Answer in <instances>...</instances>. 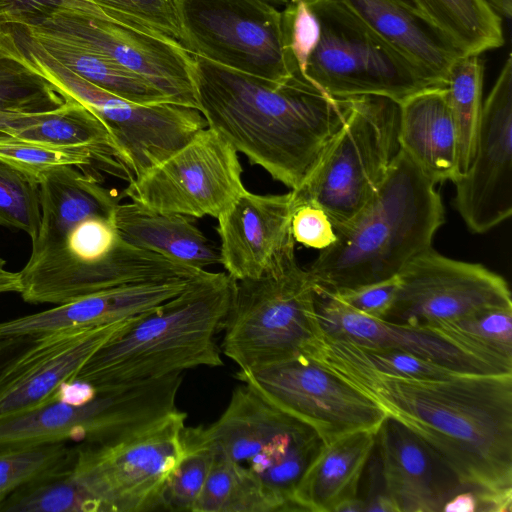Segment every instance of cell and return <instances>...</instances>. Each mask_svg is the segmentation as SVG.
I'll list each match as a JSON object with an SVG mask.
<instances>
[{
	"label": "cell",
	"mask_w": 512,
	"mask_h": 512,
	"mask_svg": "<svg viewBox=\"0 0 512 512\" xmlns=\"http://www.w3.org/2000/svg\"><path fill=\"white\" fill-rule=\"evenodd\" d=\"M25 59L64 97L78 101L110 130L130 181L181 148L206 122L201 112L170 102L137 104L116 96L71 71L21 25H9Z\"/></svg>",
	"instance_id": "cell-9"
},
{
	"label": "cell",
	"mask_w": 512,
	"mask_h": 512,
	"mask_svg": "<svg viewBox=\"0 0 512 512\" xmlns=\"http://www.w3.org/2000/svg\"><path fill=\"white\" fill-rule=\"evenodd\" d=\"M177 5L192 55L273 81L302 74L288 47L282 9L263 0H177Z\"/></svg>",
	"instance_id": "cell-13"
},
{
	"label": "cell",
	"mask_w": 512,
	"mask_h": 512,
	"mask_svg": "<svg viewBox=\"0 0 512 512\" xmlns=\"http://www.w3.org/2000/svg\"><path fill=\"white\" fill-rule=\"evenodd\" d=\"M187 415L178 409L102 444L75 445L71 477L104 512L164 511V492L185 452Z\"/></svg>",
	"instance_id": "cell-12"
},
{
	"label": "cell",
	"mask_w": 512,
	"mask_h": 512,
	"mask_svg": "<svg viewBox=\"0 0 512 512\" xmlns=\"http://www.w3.org/2000/svg\"><path fill=\"white\" fill-rule=\"evenodd\" d=\"M182 374L97 390L73 405L53 400L0 419V451L69 441L108 443L133 434L177 409Z\"/></svg>",
	"instance_id": "cell-11"
},
{
	"label": "cell",
	"mask_w": 512,
	"mask_h": 512,
	"mask_svg": "<svg viewBox=\"0 0 512 512\" xmlns=\"http://www.w3.org/2000/svg\"><path fill=\"white\" fill-rule=\"evenodd\" d=\"M192 429L213 454L252 473L284 511H295V488L324 445L312 427L244 383L233 390L227 408L215 422Z\"/></svg>",
	"instance_id": "cell-8"
},
{
	"label": "cell",
	"mask_w": 512,
	"mask_h": 512,
	"mask_svg": "<svg viewBox=\"0 0 512 512\" xmlns=\"http://www.w3.org/2000/svg\"><path fill=\"white\" fill-rule=\"evenodd\" d=\"M385 491L397 512L442 511L465 490L453 471L424 441L386 417L376 433Z\"/></svg>",
	"instance_id": "cell-22"
},
{
	"label": "cell",
	"mask_w": 512,
	"mask_h": 512,
	"mask_svg": "<svg viewBox=\"0 0 512 512\" xmlns=\"http://www.w3.org/2000/svg\"><path fill=\"white\" fill-rule=\"evenodd\" d=\"M397 276L395 299L382 318L389 322L429 327L488 310L512 309L511 292L503 277L433 248L412 259Z\"/></svg>",
	"instance_id": "cell-16"
},
{
	"label": "cell",
	"mask_w": 512,
	"mask_h": 512,
	"mask_svg": "<svg viewBox=\"0 0 512 512\" xmlns=\"http://www.w3.org/2000/svg\"><path fill=\"white\" fill-rule=\"evenodd\" d=\"M115 21L165 37L189 53L177 0H92Z\"/></svg>",
	"instance_id": "cell-37"
},
{
	"label": "cell",
	"mask_w": 512,
	"mask_h": 512,
	"mask_svg": "<svg viewBox=\"0 0 512 512\" xmlns=\"http://www.w3.org/2000/svg\"><path fill=\"white\" fill-rule=\"evenodd\" d=\"M36 26L96 51L139 75L172 103L198 109L194 55L175 42L113 20L59 10Z\"/></svg>",
	"instance_id": "cell-17"
},
{
	"label": "cell",
	"mask_w": 512,
	"mask_h": 512,
	"mask_svg": "<svg viewBox=\"0 0 512 512\" xmlns=\"http://www.w3.org/2000/svg\"><path fill=\"white\" fill-rule=\"evenodd\" d=\"M21 26L58 62L98 87L137 104L170 102L144 78L102 54L39 27Z\"/></svg>",
	"instance_id": "cell-29"
},
{
	"label": "cell",
	"mask_w": 512,
	"mask_h": 512,
	"mask_svg": "<svg viewBox=\"0 0 512 512\" xmlns=\"http://www.w3.org/2000/svg\"><path fill=\"white\" fill-rule=\"evenodd\" d=\"M320 25L304 75L333 98L383 96L396 102L444 86L392 48L340 0H305Z\"/></svg>",
	"instance_id": "cell-10"
},
{
	"label": "cell",
	"mask_w": 512,
	"mask_h": 512,
	"mask_svg": "<svg viewBox=\"0 0 512 512\" xmlns=\"http://www.w3.org/2000/svg\"><path fill=\"white\" fill-rule=\"evenodd\" d=\"M41 218L20 292L30 304H63L109 288L180 278L184 266L120 238L122 196L86 170L63 166L39 180Z\"/></svg>",
	"instance_id": "cell-2"
},
{
	"label": "cell",
	"mask_w": 512,
	"mask_h": 512,
	"mask_svg": "<svg viewBox=\"0 0 512 512\" xmlns=\"http://www.w3.org/2000/svg\"><path fill=\"white\" fill-rule=\"evenodd\" d=\"M0 160L37 183L44 174L59 167L73 166L86 170L97 164L93 154L84 149L56 146L11 136L0 140Z\"/></svg>",
	"instance_id": "cell-36"
},
{
	"label": "cell",
	"mask_w": 512,
	"mask_h": 512,
	"mask_svg": "<svg viewBox=\"0 0 512 512\" xmlns=\"http://www.w3.org/2000/svg\"><path fill=\"white\" fill-rule=\"evenodd\" d=\"M291 231L295 242L320 250L336 239L335 229L328 215L321 208L309 204L295 208Z\"/></svg>",
	"instance_id": "cell-45"
},
{
	"label": "cell",
	"mask_w": 512,
	"mask_h": 512,
	"mask_svg": "<svg viewBox=\"0 0 512 512\" xmlns=\"http://www.w3.org/2000/svg\"><path fill=\"white\" fill-rule=\"evenodd\" d=\"M222 352L242 371L306 355L323 334L315 285L295 253L267 274L235 280Z\"/></svg>",
	"instance_id": "cell-6"
},
{
	"label": "cell",
	"mask_w": 512,
	"mask_h": 512,
	"mask_svg": "<svg viewBox=\"0 0 512 512\" xmlns=\"http://www.w3.org/2000/svg\"><path fill=\"white\" fill-rule=\"evenodd\" d=\"M138 316L35 336L0 373V419L51 402L61 384L74 379L101 347L125 331Z\"/></svg>",
	"instance_id": "cell-19"
},
{
	"label": "cell",
	"mask_w": 512,
	"mask_h": 512,
	"mask_svg": "<svg viewBox=\"0 0 512 512\" xmlns=\"http://www.w3.org/2000/svg\"><path fill=\"white\" fill-rule=\"evenodd\" d=\"M53 111L36 114L0 113V132L19 139L84 149L98 167L130 181L121 163L114 138L92 111L71 98Z\"/></svg>",
	"instance_id": "cell-25"
},
{
	"label": "cell",
	"mask_w": 512,
	"mask_h": 512,
	"mask_svg": "<svg viewBox=\"0 0 512 512\" xmlns=\"http://www.w3.org/2000/svg\"><path fill=\"white\" fill-rule=\"evenodd\" d=\"M194 87L206 125L291 190L313 171L350 108V98H333L302 74L273 81L197 55Z\"/></svg>",
	"instance_id": "cell-3"
},
{
	"label": "cell",
	"mask_w": 512,
	"mask_h": 512,
	"mask_svg": "<svg viewBox=\"0 0 512 512\" xmlns=\"http://www.w3.org/2000/svg\"><path fill=\"white\" fill-rule=\"evenodd\" d=\"M192 512H284V509L247 469L214 454Z\"/></svg>",
	"instance_id": "cell-32"
},
{
	"label": "cell",
	"mask_w": 512,
	"mask_h": 512,
	"mask_svg": "<svg viewBox=\"0 0 512 512\" xmlns=\"http://www.w3.org/2000/svg\"><path fill=\"white\" fill-rule=\"evenodd\" d=\"M376 433L357 431L324 444L295 488V511L335 512L341 503L358 497Z\"/></svg>",
	"instance_id": "cell-27"
},
{
	"label": "cell",
	"mask_w": 512,
	"mask_h": 512,
	"mask_svg": "<svg viewBox=\"0 0 512 512\" xmlns=\"http://www.w3.org/2000/svg\"><path fill=\"white\" fill-rule=\"evenodd\" d=\"M234 147L206 126L156 166L129 181L122 197L153 211L218 218L246 189Z\"/></svg>",
	"instance_id": "cell-14"
},
{
	"label": "cell",
	"mask_w": 512,
	"mask_h": 512,
	"mask_svg": "<svg viewBox=\"0 0 512 512\" xmlns=\"http://www.w3.org/2000/svg\"><path fill=\"white\" fill-rule=\"evenodd\" d=\"M463 54H481L504 43L502 19L485 0H412Z\"/></svg>",
	"instance_id": "cell-30"
},
{
	"label": "cell",
	"mask_w": 512,
	"mask_h": 512,
	"mask_svg": "<svg viewBox=\"0 0 512 512\" xmlns=\"http://www.w3.org/2000/svg\"><path fill=\"white\" fill-rule=\"evenodd\" d=\"M398 122V102L350 98L342 127L302 185L291 190L294 208H321L334 229L350 223L376 194L400 149Z\"/></svg>",
	"instance_id": "cell-7"
},
{
	"label": "cell",
	"mask_w": 512,
	"mask_h": 512,
	"mask_svg": "<svg viewBox=\"0 0 512 512\" xmlns=\"http://www.w3.org/2000/svg\"><path fill=\"white\" fill-rule=\"evenodd\" d=\"M502 357L512 359V309L488 310L429 326Z\"/></svg>",
	"instance_id": "cell-40"
},
{
	"label": "cell",
	"mask_w": 512,
	"mask_h": 512,
	"mask_svg": "<svg viewBox=\"0 0 512 512\" xmlns=\"http://www.w3.org/2000/svg\"><path fill=\"white\" fill-rule=\"evenodd\" d=\"M435 185L399 149L373 198L306 268L315 288L336 293L392 278L432 248L445 221Z\"/></svg>",
	"instance_id": "cell-4"
},
{
	"label": "cell",
	"mask_w": 512,
	"mask_h": 512,
	"mask_svg": "<svg viewBox=\"0 0 512 512\" xmlns=\"http://www.w3.org/2000/svg\"><path fill=\"white\" fill-rule=\"evenodd\" d=\"M392 48L443 85L456 58L454 42L421 12L391 0H340Z\"/></svg>",
	"instance_id": "cell-26"
},
{
	"label": "cell",
	"mask_w": 512,
	"mask_h": 512,
	"mask_svg": "<svg viewBox=\"0 0 512 512\" xmlns=\"http://www.w3.org/2000/svg\"><path fill=\"white\" fill-rule=\"evenodd\" d=\"M96 394L97 389L93 385L74 378L59 386L52 401L57 400L73 405H79L90 401L96 396Z\"/></svg>",
	"instance_id": "cell-46"
},
{
	"label": "cell",
	"mask_w": 512,
	"mask_h": 512,
	"mask_svg": "<svg viewBox=\"0 0 512 512\" xmlns=\"http://www.w3.org/2000/svg\"><path fill=\"white\" fill-rule=\"evenodd\" d=\"M366 504L365 501L360 499L359 497H355L349 499L343 503H341L335 512H360L365 511Z\"/></svg>",
	"instance_id": "cell-51"
},
{
	"label": "cell",
	"mask_w": 512,
	"mask_h": 512,
	"mask_svg": "<svg viewBox=\"0 0 512 512\" xmlns=\"http://www.w3.org/2000/svg\"><path fill=\"white\" fill-rule=\"evenodd\" d=\"M479 508L478 498L475 492L469 489L454 494L444 504L445 512H475Z\"/></svg>",
	"instance_id": "cell-48"
},
{
	"label": "cell",
	"mask_w": 512,
	"mask_h": 512,
	"mask_svg": "<svg viewBox=\"0 0 512 512\" xmlns=\"http://www.w3.org/2000/svg\"><path fill=\"white\" fill-rule=\"evenodd\" d=\"M236 378L266 401L312 427L324 444L349 433L377 432L387 414L364 393L307 355Z\"/></svg>",
	"instance_id": "cell-15"
},
{
	"label": "cell",
	"mask_w": 512,
	"mask_h": 512,
	"mask_svg": "<svg viewBox=\"0 0 512 512\" xmlns=\"http://www.w3.org/2000/svg\"><path fill=\"white\" fill-rule=\"evenodd\" d=\"M7 137H10V136L5 135V134H3V133H1V132H0V140H1V139H4V138H7Z\"/></svg>",
	"instance_id": "cell-55"
},
{
	"label": "cell",
	"mask_w": 512,
	"mask_h": 512,
	"mask_svg": "<svg viewBox=\"0 0 512 512\" xmlns=\"http://www.w3.org/2000/svg\"><path fill=\"white\" fill-rule=\"evenodd\" d=\"M184 440V455L164 492V511L192 512L213 463V452L199 441L192 427H185Z\"/></svg>",
	"instance_id": "cell-38"
},
{
	"label": "cell",
	"mask_w": 512,
	"mask_h": 512,
	"mask_svg": "<svg viewBox=\"0 0 512 512\" xmlns=\"http://www.w3.org/2000/svg\"><path fill=\"white\" fill-rule=\"evenodd\" d=\"M484 64L480 54H463L450 66L445 90L457 128L459 177L468 169L476 147L482 110Z\"/></svg>",
	"instance_id": "cell-33"
},
{
	"label": "cell",
	"mask_w": 512,
	"mask_h": 512,
	"mask_svg": "<svg viewBox=\"0 0 512 512\" xmlns=\"http://www.w3.org/2000/svg\"><path fill=\"white\" fill-rule=\"evenodd\" d=\"M7 495H8L7 492L0 490V504L6 498Z\"/></svg>",
	"instance_id": "cell-54"
},
{
	"label": "cell",
	"mask_w": 512,
	"mask_h": 512,
	"mask_svg": "<svg viewBox=\"0 0 512 512\" xmlns=\"http://www.w3.org/2000/svg\"><path fill=\"white\" fill-rule=\"evenodd\" d=\"M263 1L271 4L272 6L279 8V9H283L284 7H286L289 3H291L294 0H263Z\"/></svg>",
	"instance_id": "cell-52"
},
{
	"label": "cell",
	"mask_w": 512,
	"mask_h": 512,
	"mask_svg": "<svg viewBox=\"0 0 512 512\" xmlns=\"http://www.w3.org/2000/svg\"><path fill=\"white\" fill-rule=\"evenodd\" d=\"M282 14L289 50L304 75L307 60L319 40L318 19L305 0L292 1L282 9Z\"/></svg>",
	"instance_id": "cell-43"
},
{
	"label": "cell",
	"mask_w": 512,
	"mask_h": 512,
	"mask_svg": "<svg viewBox=\"0 0 512 512\" xmlns=\"http://www.w3.org/2000/svg\"><path fill=\"white\" fill-rule=\"evenodd\" d=\"M75 446L66 442L0 451V490L8 494L25 485L71 470Z\"/></svg>",
	"instance_id": "cell-35"
},
{
	"label": "cell",
	"mask_w": 512,
	"mask_h": 512,
	"mask_svg": "<svg viewBox=\"0 0 512 512\" xmlns=\"http://www.w3.org/2000/svg\"><path fill=\"white\" fill-rule=\"evenodd\" d=\"M70 471L10 492L0 504V512H104L102 504Z\"/></svg>",
	"instance_id": "cell-34"
},
{
	"label": "cell",
	"mask_w": 512,
	"mask_h": 512,
	"mask_svg": "<svg viewBox=\"0 0 512 512\" xmlns=\"http://www.w3.org/2000/svg\"><path fill=\"white\" fill-rule=\"evenodd\" d=\"M398 143L433 183L459 177L458 134L444 86L399 102Z\"/></svg>",
	"instance_id": "cell-24"
},
{
	"label": "cell",
	"mask_w": 512,
	"mask_h": 512,
	"mask_svg": "<svg viewBox=\"0 0 512 512\" xmlns=\"http://www.w3.org/2000/svg\"><path fill=\"white\" fill-rule=\"evenodd\" d=\"M65 101L25 59L9 26H0V113H44L58 109Z\"/></svg>",
	"instance_id": "cell-31"
},
{
	"label": "cell",
	"mask_w": 512,
	"mask_h": 512,
	"mask_svg": "<svg viewBox=\"0 0 512 512\" xmlns=\"http://www.w3.org/2000/svg\"><path fill=\"white\" fill-rule=\"evenodd\" d=\"M398 284L399 280L396 275L386 280L353 289L327 293L362 314L382 319L395 299Z\"/></svg>",
	"instance_id": "cell-44"
},
{
	"label": "cell",
	"mask_w": 512,
	"mask_h": 512,
	"mask_svg": "<svg viewBox=\"0 0 512 512\" xmlns=\"http://www.w3.org/2000/svg\"><path fill=\"white\" fill-rule=\"evenodd\" d=\"M59 10L115 21L92 0H0V26L28 25Z\"/></svg>",
	"instance_id": "cell-42"
},
{
	"label": "cell",
	"mask_w": 512,
	"mask_h": 512,
	"mask_svg": "<svg viewBox=\"0 0 512 512\" xmlns=\"http://www.w3.org/2000/svg\"><path fill=\"white\" fill-rule=\"evenodd\" d=\"M41 218L39 184L0 160V225L33 240Z\"/></svg>",
	"instance_id": "cell-39"
},
{
	"label": "cell",
	"mask_w": 512,
	"mask_h": 512,
	"mask_svg": "<svg viewBox=\"0 0 512 512\" xmlns=\"http://www.w3.org/2000/svg\"><path fill=\"white\" fill-rule=\"evenodd\" d=\"M342 340L364 363L387 375L420 379H447L459 373L409 353L391 349L366 348L352 341Z\"/></svg>",
	"instance_id": "cell-41"
},
{
	"label": "cell",
	"mask_w": 512,
	"mask_h": 512,
	"mask_svg": "<svg viewBox=\"0 0 512 512\" xmlns=\"http://www.w3.org/2000/svg\"><path fill=\"white\" fill-rule=\"evenodd\" d=\"M391 1H394L404 7L409 8V9L419 11L417 6L415 5V3L412 0H391Z\"/></svg>",
	"instance_id": "cell-53"
},
{
	"label": "cell",
	"mask_w": 512,
	"mask_h": 512,
	"mask_svg": "<svg viewBox=\"0 0 512 512\" xmlns=\"http://www.w3.org/2000/svg\"><path fill=\"white\" fill-rule=\"evenodd\" d=\"M6 262L0 257V294L16 293L19 289L18 272L5 268Z\"/></svg>",
	"instance_id": "cell-49"
},
{
	"label": "cell",
	"mask_w": 512,
	"mask_h": 512,
	"mask_svg": "<svg viewBox=\"0 0 512 512\" xmlns=\"http://www.w3.org/2000/svg\"><path fill=\"white\" fill-rule=\"evenodd\" d=\"M113 223L120 238L138 248L199 269L220 263L219 249L188 216L153 211L131 201L116 206Z\"/></svg>",
	"instance_id": "cell-28"
},
{
	"label": "cell",
	"mask_w": 512,
	"mask_h": 512,
	"mask_svg": "<svg viewBox=\"0 0 512 512\" xmlns=\"http://www.w3.org/2000/svg\"><path fill=\"white\" fill-rule=\"evenodd\" d=\"M307 356L424 441L464 488L476 493L480 509L511 512L512 373H458L447 379L387 375L324 331Z\"/></svg>",
	"instance_id": "cell-1"
},
{
	"label": "cell",
	"mask_w": 512,
	"mask_h": 512,
	"mask_svg": "<svg viewBox=\"0 0 512 512\" xmlns=\"http://www.w3.org/2000/svg\"><path fill=\"white\" fill-rule=\"evenodd\" d=\"M499 15L510 18L512 14V0H485Z\"/></svg>",
	"instance_id": "cell-50"
},
{
	"label": "cell",
	"mask_w": 512,
	"mask_h": 512,
	"mask_svg": "<svg viewBox=\"0 0 512 512\" xmlns=\"http://www.w3.org/2000/svg\"><path fill=\"white\" fill-rule=\"evenodd\" d=\"M234 282L226 272L208 271L178 296L139 315L101 347L75 378L102 390L200 366H222L215 336L222 331Z\"/></svg>",
	"instance_id": "cell-5"
},
{
	"label": "cell",
	"mask_w": 512,
	"mask_h": 512,
	"mask_svg": "<svg viewBox=\"0 0 512 512\" xmlns=\"http://www.w3.org/2000/svg\"><path fill=\"white\" fill-rule=\"evenodd\" d=\"M32 336L0 338V373L33 341Z\"/></svg>",
	"instance_id": "cell-47"
},
{
	"label": "cell",
	"mask_w": 512,
	"mask_h": 512,
	"mask_svg": "<svg viewBox=\"0 0 512 512\" xmlns=\"http://www.w3.org/2000/svg\"><path fill=\"white\" fill-rule=\"evenodd\" d=\"M203 276L133 283L102 290L44 311L2 321L0 338L35 337L61 329L100 326L129 319L160 307Z\"/></svg>",
	"instance_id": "cell-23"
},
{
	"label": "cell",
	"mask_w": 512,
	"mask_h": 512,
	"mask_svg": "<svg viewBox=\"0 0 512 512\" xmlns=\"http://www.w3.org/2000/svg\"><path fill=\"white\" fill-rule=\"evenodd\" d=\"M455 206L467 228L486 233L512 214V57L482 104L472 161L455 181Z\"/></svg>",
	"instance_id": "cell-18"
},
{
	"label": "cell",
	"mask_w": 512,
	"mask_h": 512,
	"mask_svg": "<svg viewBox=\"0 0 512 512\" xmlns=\"http://www.w3.org/2000/svg\"><path fill=\"white\" fill-rule=\"evenodd\" d=\"M293 195L245 189L217 218L220 264L234 280L259 278L295 253Z\"/></svg>",
	"instance_id": "cell-21"
},
{
	"label": "cell",
	"mask_w": 512,
	"mask_h": 512,
	"mask_svg": "<svg viewBox=\"0 0 512 512\" xmlns=\"http://www.w3.org/2000/svg\"><path fill=\"white\" fill-rule=\"evenodd\" d=\"M315 298L321 327L330 336L366 348L409 353L459 373H512V360L477 348L448 333L370 317L317 288Z\"/></svg>",
	"instance_id": "cell-20"
}]
</instances>
